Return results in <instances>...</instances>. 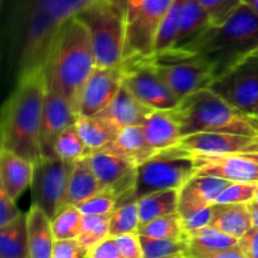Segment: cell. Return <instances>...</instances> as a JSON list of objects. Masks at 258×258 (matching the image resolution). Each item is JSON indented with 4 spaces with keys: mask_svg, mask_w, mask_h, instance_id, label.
I'll return each mask as SVG.
<instances>
[{
    "mask_svg": "<svg viewBox=\"0 0 258 258\" xmlns=\"http://www.w3.org/2000/svg\"><path fill=\"white\" fill-rule=\"evenodd\" d=\"M93 0H18L7 25L8 62L15 81L44 70L60 28Z\"/></svg>",
    "mask_w": 258,
    "mask_h": 258,
    "instance_id": "1",
    "label": "cell"
},
{
    "mask_svg": "<svg viewBox=\"0 0 258 258\" xmlns=\"http://www.w3.org/2000/svg\"><path fill=\"white\" fill-rule=\"evenodd\" d=\"M3 105L0 148L35 161L42 156L40 126L45 100V68L24 75Z\"/></svg>",
    "mask_w": 258,
    "mask_h": 258,
    "instance_id": "2",
    "label": "cell"
},
{
    "mask_svg": "<svg viewBox=\"0 0 258 258\" xmlns=\"http://www.w3.org/2000/svg\"><path fill=\"white\" fill-rule=\"evenodd\" d=\"M96 67L90 32L80 18H72L55 37L45 64V76L54 82L77 115L82 88Z\"/></svg>",
    "mask_w": 258,
    "mask_h": 258,
    "instance_id": "3",
    "label": "cell"
},
{
    "mask_svg": "<svg viewBox=\"0 0 258 258\" xmlns=\"http://www.w3.org/2000/svg\"><path fill=\"white\" fill-rule=\"evenodd\" d=\"M178 48L201 55L211 66L216 81L258 50V14L242 4L226 23L211 25L193 42Z\"/></svg>",
    "mask_w": 258,
    "mask_h": 258,
    "instance_id": "4",
    "label": "cell"
},
{
    "mask_svg": "<svg viewBox=\"0 0 258 258\" xmlns=\"http://www.w3.org/2000/svg\"><path fill=\"white\" fill-rule=\"evenodd\" d=\"M171 112L178 121L181 138L198 133L258 136L257 116L231 105L209 87L181 98Z\"/></svg>",
    "mask_w": 258,
    "mask_h": 258,
    "instance_id": "5",
    "label": "cell"
},
{
    "mask_svg": "<svg viewBox=\"0 0 258 258\" xmlns=\"http://www.w3.org/2000/svg\"><path fill=\"white\" fill-rule=\"evenodd\" d=\"M77 17L90 32L97 67L120 66L126 35L122 10L112 0H93Z\"/></svg>",
    "mask_w": 258,
    "mask_h": 258,
    "instance_id": "6",
    "label": "cell"
},
{
    "mask_svg": "<svg viewBox=\"0 0 258 258\" xmlns=\"http://www.w3.org/2000/svg\"><path fill=\"white\" fill-rule=\"evenodd\" d=\"M144 59L179 100L202 88L211 87L214 82L211 66L201 55L185 48H169L153 53Z\"/></svg>",
    "mask_w": 258,
    "mask_h": 258,
    "instance_id": "7",
    "label": "cell"
},
{
    "mask_svg": "<svg viewBox=\"0 0 258 258\" xmlns=\"http://www.w3.org/2000/svg\"><path fill=\"white\" fill-rule=\"evenodd\" d=\"M198 174L196 158L179 145L159 151L138 168L135 199L166 189H181Z\"/></svg>",
    "mask_w": 258,
    "mask_h": 258,
    "instance_id": "8",
    "label": "cell"
},
{
    "mask_svg": "<svg viewBox=\"0 0 258 258\" xmlns=\"http://www.w3.org/2000/svg\"><path fill=\"white\" fill-rule=\"evenodd\" d=\"M75 163L59 156H40L34 163L32 180L33 203L54 218L67 206V190Z\"/></svg>",
    "mask_w": 258,
    "mask_h": 258,
    "instance_id": "9",
    "label": "cell"
},
{
    "mask_svg": "<svg viewBox=\"0 0 258 258\" xmlns=\"http://www.w3.org/2000/svg\"><path fill=\"white\" fill-rule=\"evenodd\" d=\"M173 3L174 0H144L126 22L122 62L153 54L159 27Z\"/></svg>",
    "mask_w": 258,
    "mask_h": 258,
    "instance_id": "10",
    "label": "cell"
},
{
    "mask_svg": "<svg viewBox=\"0 0 258 258\" xmlns=\"http://www.w3.org/2000/svg\"><path fill=\"white\" fill-rule=\"evenodd\" d=\"M123 85L153 110H173L180 100L144 58L123 60Z\"/></svg>",
    "mask_w": 258,
    "mask_h": 258,
    "instance_id": "11",
    "label": "cell"
},
{
    "mask_svg": "<svg viewBox=\"0 0 258 258\" xmlns=\"http://www.w3.org/2000/svg\"><path fill=\"white\" fill-rule=\"evenodd\" d=\"M209 88L231 105L252 115L258 103V50L217 78Z\"/></svg>",
    "mask_w": 258,
    "mask_h": 258,
    "instance_id": "12",
    "label": "cell"
},
{
    "mask_svg": "<svg viewBox=\"0 0 258 258\" xmlns=\"http://www.w3.org/2000/svg\"><path fill=\"white\" fill-rule=\"evenodd\" d=\"M88 158L101 189L113 194L117 204L135 199L138 166L110 149L93 151Z\"/></svg>",
    "mask_w": 258,
    "mask_h": 258,
    "instance_id": "13",
    "label": "cell"
},
{
    "mask_svg": "<svg viewBox=\"0 0 258 258\" xmlns=\"http://www.w3.org/2000/svg\"><path fill=\"white\" fill-rule=\"evenodd\" d=\"M44 108H43L42 126H40V149L42 156L55 155V144L63 131L76 123L78 115L67 98L63 96L50 78L45 76Z\"/></svg>",
    "mask_w": 258,
    "mask_h": 258,
    "instance_id": "14",
    "label": "cell"
},
{
    "mask_svg": "<svg viewBox=\"0 0 258 258\" xmlns=\"http://www.w3.org/2000/svg\"><path fill=\"white\" fill-rule=\"evenodd\" d=\"M122 83V63L113 67H96L81 92L78 115H97L115 98Z\"/></svg>",
    "mask_w": 258,
    "mask_h": 258,
    "instance_id": "15",
    "label": "cell"
},
{
    "mask_svg": "<svg viewBox=\"0 0 258 258\" xmlns=\"http://www.w3.org/2000/svg\"><path fill=\"white\" fill-rule=\"evenodd\" d=\"M198 175H211L233 183L258 184V163L243 154H202L191 151Z\"/></svg>",
    "mask_w": 258,
    "mask_h": 258,
    "instance_id": "16",
    "label": "cell"
},
{
    "mask_svg": "<svg viewBox=\"0 0 258 258\" xmlns=\"http://www.w3.org/2000/svg\"><path fill=\"white\" fill-rule=\"evenodd\" d=\"M180 145L202 154L258 153V136L226 133H198L181 139Z\"/></svg>",
    "mask_w": 258,
    "mask_h": 258,
    "instance_id": "17",
    "label": "cell"
},
{
    "mask_svg": "<svg viewBox=\"0 0 258 258\" xmlns=\"http://www.w3.org/2000/svg\"><path fill=\"white\" fill-rule=\"evenodd\" d=\"M151 111L153 108L141 103L122 83L115 98L97 116L107 121L120 133L126 127L143 125Z\"/></svg>",
    "mask_w": 258,
    "mask_h": 258,
    "instance_id": "18",
    "label": "cell"
},
{
    "mask_svg": "<svg viewBox=\"0 0 258 258\" xmlns=\"http://www.w3.org/2000/svg\"><path fill=\"white\" fill-rule=\"evenodd\" d=\"M232 181L218 176L198 175L190 179L179 191V211L180 216L206 208L216 203L219 194L231 184Z\"/></svg>",
    "mask_w": 258,
    "mask_h": 258,
    "instance_id": "19",
    "label": "cell"
},
{
    "mask_svg": "<svg viewBox=\"0 0 258 258\" xmlns=\"http://www.w3.org/2000/svg\"><path fill=\"white\" fill-rule=\"evenodd\" d=\"M34 163L0 148V185L14 201L32 185Z\"/></svg>",
    "mask_w": 258,
    "mask_h": 258,
    "instance_id": "20",
    "label": "cell"
},
{
    "mask_svg": "<svg viewBox=\"0 0 258 258\" xmlns=\"http://www.w3.org/2000/svg\"><path fill=\"white\" fill-rule=\"evenodd\" d=\"M189 258H224L227 249L238 244V238L212 226L185 232Z\"/></svg>",
    "mask_w": 258,
    "mask_h": 258,
    "instance_id": "21",
    "label": "cell"
},
{
    "mask_svg": "<svg viewBox=\"0 0 258 258\" xmlns=\"http://www.w3.org/2000/svg\"><path fill=\"white\" fill-rule=\"evenodd\" d=\"M141 127L148 143L158 151L179 145L183 139L171 110H153Z\"/></svg>",
    "mask_w": 258,
    "mask_h": 258,
    "instance_id": "22",
    "label": "cell"
},
{
    "mask_svg": "<svg viewBox=\"0 0 258 258\" xmlns=\"http://www.w3.org/2000/svg\"><path fill=\"white\" fill-rule=\"evenodd\" d=\"M29 258H52L55 237L52 219L37 204L32 203L27 213Z\"/></svg>",
    "mask_w": 258,
    "mask_h": 258,
    "instance_id": "23",
    "label": "cell"
},
{
    "mask_svg": "<svg viewBox=\"0 0 258 258\" xmlns=\"http://www.w3.org/2000/svg\"><path fill=\"white\" fill-rule=\"evenodd\" d=\"M211 226L239 239L253 227L248 203H214Z\"/></svg>",
    "mask_w": 258,
    "mask_h": 258,
    "instance_id": "24",
    "label": "cell"
},
{
    "mask_svg": "<svg viewBox=\"0 0 258 258\" xmlns=\"http://www.w3.org/2000/svg\"><path fill=\"white\" fill-rule=\"evenodd\" d=\"M106 149L127 159L138 168L159 153L148 143L141 126H131L121 130L115 141Z\"/></svg>",
    "mask_w": 258,
    "mask_h": 258,
    "instance_id": "25",
    "label": "cell"
},
{
    "mask_svg": "<svg viewBox=\"0 0 258 258\" xmlns=\"http://www.w3.org/2000/svg\"><path fill=\"white\" fill-rule=\"evenodd\" d=\"M212 25L208 13L199 0H181L179 30L174 47H184Z\"/></svg>",
    "mask_w": 258,
    "mask_h": 258,
    "instance_id": "26",
    "label": "cell"
},
{
    "mask_svg": "<svg viewBox=\"0 0 258 258\" xmlns=\"http://www.w3.org/2000/svg\"><path fill=\"white\" fill-rule=\"evenodd\" d=\"M101 190L102 189H101L97 176L91 166L90 158L86 156V158L75 161L70 183H68L66 203L77 206Z\"/></svg>",
    "mask_w": 258,
    "mask_h": 258,
    "instance_id": "27",
    "label": "cell"
},
{
    "mask_svg": "<svg viewBox=\"0 0 258 258\" xmlns=\"http://www.w3.org/2000/svg\"><path fill=\"white\" fill-rule=\"evenodd\" d=\"M0 257L29 258L27 213L0 227Z\"/></svg>",
    "mask_w": 258,
    "mask_h": 258,
    "instance_id": "28",
    "label": "cell"
},
{
    "mask_svg": "<svg viewBox=\"0 0 258 258\" xmlns=\"http://www.w3.org/2000/svg\"><path fill=\"white\" fill-rule=\"evenodd\" d=\"M76 127L90 153L108 148L117 138L118 131L100 116H78Z\"/></svg>",
    "mask_w": 258,
    "mask_h": 258,
    "instance_id": "29",
    "label": "cell"
},
{
    "mask_svg": "<svg viewBox=\"0 0 258 258\" xmlns=\"http://www.w3.org/2000/svg\"><path fill=\"white\" fill-rule=\"evenodd\" d=\"M179 191L180 189H166V190L154 191L141 197L138 201L140 223L178 213L179 211Z\"/></svg>",
    "mask_w": 258,
    "mask_h": 258,
    "instance_id": "30",
    "label": "cell"
},
{
    "mask_svg": "<svg viewBox=\"0 0 258 258\" xmlns=\"http://www.w3.org/2000/svg\"><path fill=\"white\" fill-rule=\"evenodd\" d=\"M138 233L141 236L153 237L164 239H181L185 238V229L183 227L180 214L174 213L159 217L151 221L140 223Z\"/></svg>",
    "mask_w": 258,
    "mask_h": 258,
    "instance_id": "31",
    "label": "cell"
},
{
    "mask_svg": "<svg viewBox=\"0 0 258 258\" xmlns=\"http://www.w3.org/2000/svg\"><path fill=\"white\" fill-rule=\"evenodd\" d=\"M144 258H189V247L185 238L164 239L141 236Z\"/></svg>",
    "mask_w": 258,
    "mask_h": 258,
    "instance_id": "32",
    "label": "cell"
},
{
    "mask_svg": "<svg viewBox=\"0 0 258 258\" xmlns=\"http://www.w3.org/2000/svg\"><path fill=\"white\" fill-rule=\"evenodd\" d=\"M139 226H140V216H139L136 199L117 204L112 213L110 214L111 237L138 232Z\"/></svg>",
    "mask_w": 258,
    "mask_h": 258,
    "instance_id": "33",
    "label": "cell"
},
{
    "mask_svg": "<svg viewBox=\"0 0 258 258\" xmlns=\"http://www.w3.org/2000/svg\"><path fill=\"white\" fill-rule=\"evenodd\" d=\"M108 236H110V214L105 216L83 214L82 227L77 238L88 252Z\"/></svg>",
    "mask_w": 258,
    "mask_h": 258,
    "instance_id": "34",
    "label": "cell"
},
{
    "mask_svg": "<svg viewBox=\"0 0 258 258\" xmlns=\"http://www.w3.org/2000/svg\"><path fill=\"white\" fill-rule=\"evenodd\" d=\"M83 214L77 206L67 204L52 219V228L55 239L77 238L82 227Z\"/></svg>",
    "mask_w": 258,
    "mask_h": 258,
    "instance_id": "35",
    "label": "cell"
},
{
    "mask_svg": "<svg viewBox=\"0 0 258 258\" xmlns=\"http://www.w3.org/2000/svg\"><path fill=\"white\" fill-rule=\"evenodd\" d=\"M90 150L81 138L76 123L66 128L55 144V155L68 161H77L90 155Z\"/></svg>",
    "mask_w": 258,
    "mask_h": 258,
    "instance_id": "36",
    "label": "cell"
},
{
    "mask_svg": "<svg viewBox=\"0 0 258 258\" xmlns=\"http://www.w3.org/2000/svg\"><path fill=\"white\" fill-rule=\"evenodd\" d=\"M180 8L181 0H174L173 5L170 7L169 12L166 13L165 18H164L160 27H159L155 45H154V53L173 48L174 44H175L176 35H178L179 30Z\"/></svg>",
    "mask_w": 258,
    "mask_h": 258,
    "instance_id": "37",
    "label": "cell"
},
{
    "mask_svg": "<svg viewBox=\"0 0 258 258\" xmlns=\"http://www.w3.org/2000/svg\"><path fill=\"white\" fill-rule=\"evenodd\" d=\"M208 13L212 25L226 23L243 3L242 0H199Z\"/></svg>",
    "mask_w": 258,
    "mask_h": 258,
    "instance_id": "38",
    "label": "cell"
},
{
    "mask_svg": "<svg viewBox=\"0 0 258 258\" xmlns=\"http://www.w3.org/2000/svg\"><path fill=\"white\" fill-rule=\"evenodd\" d=\"M117 206V199L113 194L107 190H101L91 198L86 199L82 203L77 204L82 214H93V216H105L111 214Z\"/></svg>",
    "mask_w": 258,
    "mask_h": 258,
    "instance_id": "39",
    "label": "cell"
},
{
    "mask_svg": "<svg viewBox=\"0 0 258 258\" xmlns=\"http://www.w3.org/2000/svg\"><path fill=\"white\" fill-rule=\"evenodd\" d=\"M258 184L232 181L216 199V203H249L254 199Z\"/></svg>",
    "mask_w": 258,
    "mask_h": 258,
    "instance_id": "40",
    "label": "cell"
},
{
    "mask_svg": "<svg viewBox=\"0 0 258 258\" xmlns=\"http://www.w3.org/2000/svg\"><path fill=\"white\" fill-rule=\"evenodd\" d=\"M88 251L82 246L78 238L55 239L52 258H86Z\"/></svg>",
    "mask_w": 258,
    "mask_h": 258,
    "instance_id": "41",
    "label": "cell"
},
{
    "mask_svg": "<svg viewBox=\"0 0 258 258\" xmlns=\"http://www.w3.org/2000/svg\"><path fill=\"white\" fill-rule=\"evenodd\" d=\"M115 241L121 258H144L140 234L138 232L116 236Z\"/></svg>",
    "mask_w": 258,
    "mask_h": 258,
    "instance_id": "42",
    "label": "cell"
},
{
    "mask_svg": "<svg viewBox=\"0 0 258 258\" xmlns=\"http://www.w3.org/2000/svg\"><path fill=\"white\" fill-rule=\"evenodd\" d=\"M212 216H213V204L206 207V208L197 209V211L183 214V216H180V218L183 222L184 229H185V232H188L211 226Z\"/></svg>",
    "mask_w": 258,
    "mask_h": 258,
    "instance_id": "43",
    "label": "cell"
},
{
    "mask_svg": "<svg viewBox=\"0 0 258 258\" xmlns=\"http://www.w3.org/2000/svg\"><path fill=\"white\" fill-rule=\"evenodd\" d=\"M14 199L7 193L4 188L0 185V227L5 226L9 222L14 221L22 212L18 209Z\"/></svg>",
    "mask_w": 258,
    "mask_h": 258,
    "instance_id": "44",
    "label": "cell"
},
{
    "mask_svg": "<svg viewBox=\"0 0 258 258\" xmlns=\"http://www.w3.org/2000/svg\"><path fill=\"white\" fill-rule=\"evenodd\" d=\"M87 258H121L120 251L116 244L115 237L108 236L100 243L96 244L90 252Z\"/></svg>",
    "mask_w": 258,
    "mask_h": 258,
    "instance_id": "45",
    "label": "cell"
},
{
    "mask_svg": "<svg viewBox=\"0 0 258 258\" xmlns=\"http://www.w3.org/2000/svg\"><path fill=\"white\" fill-rule=\"evenodd\" d=\"M238 246L246 258H258V227H252L238 239Z\"/></svg>",
    "mask_w": 258,
    "mask_h": 258,
    "instance_id": "46",
    "label": "cell"
},
{
    "mask_svg": "<svg viewBox=\"0 0 258 258\" xmlns=\"http://www.w3.org/2000/svg\"><path fill=\"white\" fill-rule=\"evenodd\" d=\"M112 2L122 10L123 14H125L126 22H127L133 17L134 13L141 7L144 0H112Z\"/></svg>",
    "mask_w": 258,
    "mask_h": 258,
    "instance_id": "47",
    "label": "cell"
},
{
    "mask_svg": "<svg viewBox=\"0 0 258 258\" xmlns=\"http://www.w3.org/2000/svg\"><path fill=\"white\" fill-rule=\"evenodd\" d=\"M248 207L252 214V219H253V226L258 227V204L254 203V202H249Z\"/></svg>",
    "mask_w": 258,
    "mask_h": 258,
    "instance_id": "48",
    "label": "cell"
},
{
    "mask_svg": "<svg viewBox=\"0 0 258 258\" xmlns=\"http://www.w3.org/2000/svg\"><path fill=\"white\" fill-rule=\"evenodd\" d=\"M242 3L258 14V0H242Z\"/></svg>",
    "mask_w": 258,
    "mask_h": 258,
    "instance_id": "49",
    "label": "cell"
},
{
    "mask_svg": "<svg viewBox=\"0 0 258 258\" xmlns=\"http://www.w3.org/2000/svg\"><path fill=\"white\" fill-rule=\"evenodd\" d=\"M244 156H247L248 159H251V160L256 161L258 163V153H249V154H243Z\"/></svg>",
    "mask_w": 258,
    "mask_h": 258,
    "instance_id": "50",
    "label": "cell"
},
{
    "mask_svg": "<svg viewBox=\"0 0 258 258\" xmlns=\"http://www.w3.org/2000/svg\"><path fill=\"white\" fill-rule=\"evenodd\" d=\"M252 115L257 116V117H258V103H257V106H256V107H254V110H253V113H252Z\"/></svg>",
    "mask_w": 258,
    "mask_h": 258,
    "instance_id": "51",
    "label": "cell"
},
{
    "mask_svg": "<svg viewBox=\"0 0 258 258\" xmlns=\"http://www.w3.org/2000/svg\"><path fill=\"white\" fill-rule=\"evenodd\" d=\"M252 202H254V203L258 204V189H257V191H256V196H254V199Z\"/></svg>",
    "mask_w": 258,
    "mask_h": 258,
    "instance_id": "52",
    "label": "cell"
},
{
    "mask_svg": "<svg viewBox=\"0 0 258 258\" xmlns=\"http://www.w3.org/2000/svg\"><path fill=\"white\" fill-rule=\"evenodd\" d=\"M7 2H8V0H2V4L5 5V3H7Z\"/></svg>",
    "mask_w": 258,
    "mask_h": 258,
    "instance_id": "53",
    "label": "cell"
}]
</instances>
